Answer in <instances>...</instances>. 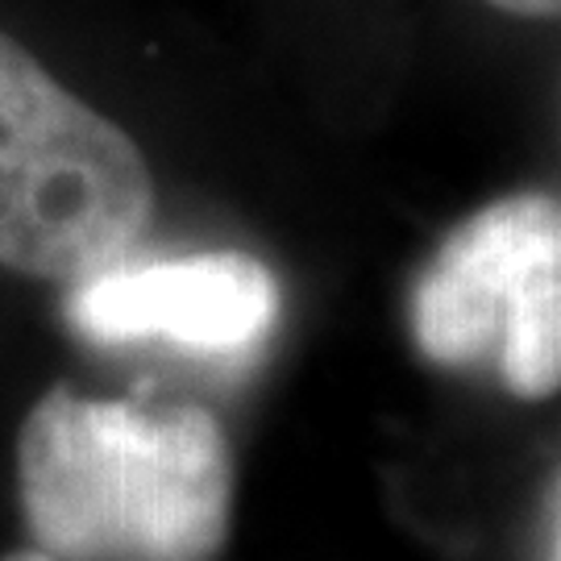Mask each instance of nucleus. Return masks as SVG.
<instances>
[{
  "mask_svg": "<svg viewBox=\"0 0 561 561\" xmlns=\"http://www.w3.org/2000/svg\"><path fill=\"white\" fill-rule=\"evenodd\" d=\"M34 549L59 561H213L233 524V449L201 403L42 391L18 428Z\"/></svg>",
  "mask_w": 561,
  "mask_h": 561,
  "instance_id": "1",
  "label": "nucleus"
},
{
  "mask_svg": "<svg viewBox=\"0 0 561 561\" xmlns=\"http://www.w3.org/2000/svg\"><path fill=\"white\" fill-rule=\"evenodd\" d=\"M412 337L449 370H491L516 400L561 391V196L512 192L442 238L412 283Z\"/></svg>",
  "mask_w": 561,
  "mask_h": 561,
  "instance_id": "3",
  "label": "nucleus"
},
{
  "mask_svg": "<svg viewBox=\"0 0 561 561\" xmlns=\"http://www.w3.org/2000/svg\"><path fill=\"white\" fill-rule=\"evenodd\" d=\"M150 221L138 141L0 34V266L83 283L134 259Z\"/></svg>",
  "mask_w": 561,
  "mask_h": 561,
  "instance_id": "2",
  "label": "nucleus"
},
{
  "mask_svg": "<svg viewBox=\"0 0 561 561\" xmlns=\"http://www.w3.org/2000/svg\"><path fill=\"white\" fill-rule=\"evenodd\" d=\"M62 317L96 345H171L201 358H241L279 321V279L241 250L121 262L71 283Z\"/></svg>",
  "mask_w": 561,
  "mask_h": 561,
  "instance_id": "4",
  "label": "nucleus"
},
{
  "mask_svg": "<svg viewBox=\"0 0 561 561\" xmlns=\"http://www.w3.org/2000/svg\"><path fill=\"white\" fill-rule=\"evenodd\" d=\"M491 9H500L507 18L524 21H561V0H486Z\"/></svg>",
  "mask_w": 561,
  "mask_h": 561,
  "instance_id": "5",
  "label": "nucleus"
},
{
  "mask_svg": "<svg viewBox=\"0 0 561 561\" xmlns=\"http://www.w3.org/2000/svg\"><path fill=\"white\" fill-rule=\"evenodd\" d=\"M0 561H59V558H50V553H42V549H18V553H9V558H0Z\"/></svg>",
  "mask_w": 561,
  "mask_h": 561,
  "instance_id": "6",
  "label": "nucleus"
}]
</instances>
